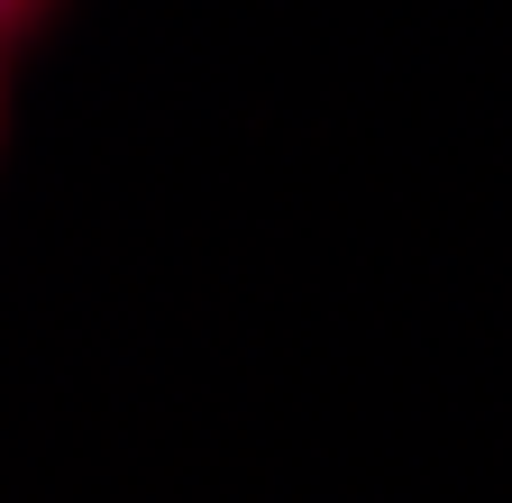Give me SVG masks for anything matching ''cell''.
<instances>
[{"label": "cell", "instance_id": "obj_1", "mask_svg": "<svg viewBox=\"0 0 512 503\" xmlns=\"http://www.w3.org/2000/svg\"><path fill=\"white\" fill-rule=\"evenodd\" d=\"M37 10H46V0H0V46H10V37H19V28H28Z\"/></svg>", "mask_w": 512, "mask_h": 503}]
</instances>
